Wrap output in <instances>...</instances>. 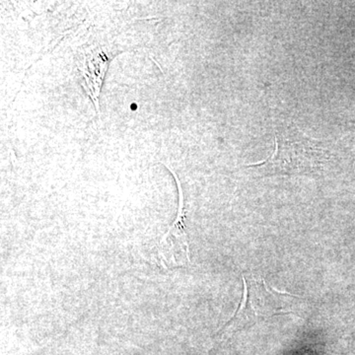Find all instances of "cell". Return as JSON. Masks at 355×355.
<instances>
[{
  "label": "cell",
  "mask_w": 355,
  "mask_h": 355,
  "mask_svg": "<svg viewBox=\"0 0 355 355\" xmlns=\"http://www.w3.org/2000/svg\"><path fill=\"white\" fill-rule=\"evenodd\" d=\"M275 149L270 157L256 164V168L266 176L275 175H307L323 167V147L299 135L279 133L275 137Z\"/></svg>",
  "instance_id": "cell-1"
},
{
  "label": "cell",
  "mask_w": 355,
  "mask_h": 355,
  "mask_svg": "<svg viewBox=\"0 0 355 355\" xmlns=\"http://www.w3.org/2000/svg\"><path fill=\"white\" fill-rule=\"evenodd\" d=\"M244 296L232 319L219 331V338L232 336L237 331L279 315L291 314L286 309L284 298L291 294L275 291L263 279L243 277Z\"/></svg>",
  "instance_id": "cell-2"
},
{
  "label": "cell",
  "mask_w": 355,
  "mask_h": 355,
  "mask_svg": "<svg viewBox=\"0 0 355 355\" xmlns=\"http://www.w3.org/2000/svg\"><path fill=\"white\" fill-rule=\"evenodd\" d=\"M174 174L180 191V207L178 210V216L173 222L171 227L166 233L164 237L161 239L159 254L163 253L168 247L171 245L173 239H176L174 251V266H184L190 261L189 256V243L187 239L186 231H184V219H186V209H184L183 191L181 184L178 180L177 175Z\"/></svg>",
  "instance_id": "cell-3"
}]
</instances>
